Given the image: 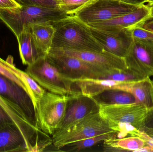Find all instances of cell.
<instances>
[{
  "instance_id": "obj_1",
  "label": "cell",
  "mask_w": 153,
  "mask_h": 152,
  "mask_svg": "<svg viewBox=\"0 0 153 152\" xmlns=\"http://www.w3.org/2000/svg\"><path fill=\"white\" fill-rule=\"evenodd\" d=\"M51 24L55 29L51 48L95 52L104 50L93 35L90 27L74 15Z\"/></svg>"
},
{
  "instance_id": "obj_2",
  "label": "cell",
  "mask_w": 153,
  "mask_h": 152,
  "mask_svg": "<svg viewBox=\"0 0 153 152\" xmlns=\"http://www.w3.org/2000/svg\"><path fill=\"white\" fill-rule=\"evenodd\" d=\"M60 9L22 5L12 9H0V20L11 30L17 39L30 24L51 23L69 16Z\"/></svg>"
},
{
  "instance_id": "obj_3",
  "label": "cell",
  "mask_w": 153,
  "mask_h": 152,
  "mask_svg": "<svg viewBox=\"0 0 153 152\" xmlns=\"http://www.w3.org/2000/svg\"><path fill=\"white\" fill-rule=\"evenodd\" d=\"M26 72L48 92L61 95L76 93L73 90L74 82L59 72L47 54L39 57L34 63L27 66Z\"/></svg>"
},
{
  "instance_id": "obj_4",
  "label": "cell",
  "mask_w": 153,
  "mask_h": 152,
  "mask_svg": "<svg viewBox=\"0 0 153 152\" xmlns=\"http://www.w3.org/2000/svg\"><path fill=\"white\" fill-rule=\"evenodd\" d=\"M114 132L116 131L111 128L99 111L87 116L63 131L54 133L52 135V144L59 150L74 142Z\"/></svg>"
},
{
  "instance_id": "obj_5",
  "label": "cell",
  "mask_w": 153,
  "mask_h": 152,
  "mask_svg": "<svg viewBox=\"0 0 153 152\" xmlns=\"http://www.w3.org/2000/svg\"><path fill=\"white\" fill-rule=\"evenodd\" d=\"M69 95H61L46 91L36 105L37 127L46 134L53 135L65 114Z\"/></svg>"
},
{
  "instance_id": "obj_6",
  "label": "cell",
  "mask_w": 153,
  "mask_h": 152,
  "mask_svg": "<svg viewBox=\"0 0 153 152\" xmlns=\"http://www.w3.org/2000/svg\"><path fill=\"white\" fill-rule=\"evenodd\" d=\"M141 5L128 4L120 0H91L74 15L88 25L131 12Z\"/></svg>"
},
{
  "instance_id": "obj_7",
  "label": "cell",
  "mask_w": 153,
  "mask_h": 152,
  "mask_svg": "<svg viewBox=\"0 0 153 152\" xmlns=\"http://www.w3.org/2000/svg\"><path fill=\"white\" fill-rule=\"evenodd\" d=\"M50 61L59 72L73 82L82 79H104L110 73L76 57L48 53Z\"/></svg>"
},
{
  "instance_id": "obj_8",
  "label": "cell",
  "mask_w": 153,
  "mask_h": 152,
  "mask_svg": "<svg viewBox=\"0 0 153 152\" xmlns=\"http://www.w3.org/2000/svg\"><path fill=\"white\" fill-rule=\"evenodd\" d=\"M0 95L19 112L30 125L38 129L36 107L30 95L22 87L1 74Z\"/></svg>"
},
{
  "instance_id": "obj_9",
  "label": "cell",
  "mask_w": 153,
  "mask_h": 152,
  "mask_svg": "<svg viewBox=\"0 0 153 152\" xmlns=\"http://www.w3.org/2000/svg\"><path fill=\"white\" fill-rule=\"evenodd\" d=\"M99 105L101 117L108 123L130 124L141 130L148 110L141 104Z\"/></svg>"
},
{
  "instance_id": "obj_10",
  "label": "cell",
  "mask_w": 153,
  "mask_h": 152,
  "mask_svg": "<svg viewBox=\"0 0 153 152\" xmlns=\"http://www.w3.org/2000/svg\"><path fill=\"white\" fill-rule=\"evenodd\" d=\"M153 19V6L143 4L131 12L108 20L88 24L90 27L109 32H118L141 27Z\"/></svg>"
},
{
  "instance_id": "obj_11",
  "label": "cell",
  "mask_w": 153,
  "mask_h": 152,
  "mask_svg": "<svg viewBox=\"0 0 153 152\" xmlns=\"http://www.w3.org/2000/svg\"><path fill=\"white\" fill-rule=\"evenodd\" d=\"M48 53L76 57L100 68L111 74L128 69L124 58L114 55L105 50L101 52H95L51 48Z\"/></svg>"
},
{
  "instance_id": "obj_12",
  "label": "cell",
  "mask_w": 153,
  "mask_h": 152,
  "mask_svg": "<svg viewBox=\"0 0 153 152\" xmlns=\"http://www.w3.org/2000/svg\"><path fill=\"white\" fill-rule=\"evenodd\" d=\"M128 68L143 77L153 76V42L133 39L124 57Z\"/></svg>"
},
{
  "instance_id": "obj_13",
  "label": "cell",
  "mask_w": 153,
  "mask_h": 152,
  "mask_svg": "<svg viewBox=\"0 0 153 152\" xmlns=\"http://www.w3.org/2000/svg\"><path fill=\"white\" fill-rule=\"evenodd\" d=\"M99 111V104L92 97L80 93L70 95L64 117L54 133L63 131L87 116Z\"/></svg>"
},
{
  "instance_id": "obj_14",
  "label": "cell",
  "mask_w": 153,
  "mask_h": 152,
  "mask_svg": "<svg viewBox=\"0 0 153 152\" xmlns=\"http://www.w3.org/2000/svg\"><path fill=\"white\" fill-rule=\"evenodd\" d=\"M90 29L93 35L104 50L124 58L133 41L127 30L109 32L92 27Z\"/></svg>"
},
{
  "instance_id": "obj_15",
  "label": "cell",
  "mask_w": 153,
  "mask_h": 152,
  "mask_svg": "<svg viewBox=\"0 0 153 152\" xmlns=\"http://www.w3.org/2000/svg\"><path fill=\"white\" fill-rule=\"evenodd\" d=\"M0 105L7 112L10 117L24 135L29 148V152H35L40 143L39 135L44 134L30 125L24 117L0 95Z\"/></svg>"
},
{
  "instance_id": "obj_16",
  "label": "cell",
  "mask_w": 153,
  "mask_h": 152,
  "mask_svg": "<svg viewBox=\"0 0 153 152\" xmlns=\"http://www.w3.org/2000/svg\"><path fill=\"white\" fill-rule=\"evenodd\" d=\"M111 89L129 92L134 96L137 103L143 104L148 110L153 109V83L150 77L135 82H121Z\"/></svg>"
},
{
  "instance_id": "obj_17",
  "label": "cell",
  "mask_w": 153,
  "mask_h": 152,
  "mask_svg": "<svg viewBox=\"0 0 153 152\" xmlns=\"http://www.w3.org/2000/svg\"><path fill=\"white\" fill-rule=\"evenodd\" d=\"M29 152L27 140L16 124L0 129V152Z\"/></svg>"
},
{
  "instance_id": "obj_18",
  "label": "cell",
  "mask_w": 153,
  "mask_h": 152,
  "mask_svg": "<svg viewBox=\"0 0 153 152\" xmlns=\"http://www.w3.org/2000/svg\"><path fill=\"white\" fill-rule=\"evenodd\" d=\"M17 40L21 59L24 65H31L39 57L45 55L36 45L30 33V26L24 28Z\"/></svg>"
},
{
  "instance_id": "obj_19",
  "label": "cell",
  "mask_w": 153,
  "mask_h": 152,
  "mask_svg": "<svg viewBox=\"0 0 153 152\" xmlns=\"http://www.w3.org/2000/svg\"><path fill=\"white\" fill-rule=\"evenodd\" d=\"M30 30L39 50L45 55L52 47L55 29L51 23L30 24Z\"/></svg>"
},
{
  "instance_id": "obj_20",
  "label": "cell",
  "mask_w": 153,
  "mask_h": 152,
  "mask_svg": "<svg viewBox=\"0 0 153 152\" xmlns=\"http://www.w3.org/2000/svg\"><path fill=\"white\" fill-rule=\"evenodd\" d=\"M121 82L103 79H82L74 82L76 93L92 97L107 89H111Z\"/></svg>"
},
{
  "instance_id": "obj_21",
  "label": "cell",
  "mask_w": 153,
  "mask_h": 152,
  "mask_svg": "<svg viewBox=\"0 0 153 152\" xmlns=\"http://www.w3.org/2000/svg\"><path fill=\"white\" fill-rule=\"evenodd\" d=\"M146 145V141L139 137L111 138L103 141L104 152L132 151H137Z\"/></svg>"
},
{
  "instance_id": "obj_22",
  "label": "cell",
  "mask_w": 153,
  "mask_h": 152,
  "mask_svg": "<svg viewBox=\"0 0 153 152\" xmlns=\"http://www.w3.org/2000/svg\"><path fill=\"white\" fill-rule=\"evenodd\" d=\"M92 98L99 105H117L137 103L136 99L131 93L119 89H107Z\"/></svg>"
},
{
  "instance_id": "obj_23",
  "label": "cell",
  "mask_w": 153,
  "mask_h": 152,
  "mask_svg": "<svg viewBox=\"0 0 153 152\" xmlns=\"http://www.w3.org/2000/svg\"><path fill=\"white\" fill-rule=\"evenodd\" d=\"M117 132L108 133L72 143L59 149L61 151L76 152L91 148L106 139L117 138Z\"/></svg>"
},
{
  "instance_id": "obj_24",
  "label": "cell",
  "mask_w": 153,
  "mask_h": 152,
  "mask_svg": "<svg viewBox=\"0 0 153 152\" xmlns=\"http://www.w3.org/2000/svg\"><path fill=\"white\" fill-rule=\"evenodd\" d=\"M91 0H58L59 8L69 15H74Z\"/></svg>"
},
{
  "instance_id": "obj_25",
  "label": "cell",
  "mask_w": 153,
  "mask_h": 152,
  "mask_svg": "<svg viewBox=\"0 0 153 152\" xmlns=\"http://www.w3.org/2000/svg\"><path fill=\"white\" fill-rule=\"evenodd\" d=\"M0 74L16 82L18 84L22 87L28 93L27 89L24 83L12 71L10 64V57L6 61L0 58Z\"/></svg>"
},
{
  "instance_id": "obj_26",
  "label": "cell",
  "mask_w": 153,
  "mask_h": 152,
  "mask_svg": "<svg viewBox=\"0 0 153 152\" xmlns=\"http://www.w3.org/2000/svg\"><path fill=\"white\" fill-rule=\"evenodd\" d=\"M21 5L36 6L51 9H59L58 0H15Z\"/></svg>"
},
{
  "instance_id": "obj_27",
  "label": "cell",
  "mask_w": 153,
  "mask_h": 152,
  "mask_svg": "<svg viewBox=\"0 0 153 152\" xmlns=\"http://www.w3.org/2000/svg\"><path fill=\"white\" fill-rule=\"evenodd\" d=\"M127 30L132 39L153 42V31L147 30L142 27L134 28Z\"/></svg>"
},
{
  "instance_id": "obj_28",
  "label": "cell",
  "mask_w": 153,
  "mask_h": 152,
  "mask_svg": "<svg viewBox=\"0 0 153 152\" xmlns=\"http://www.w3.org/2000/svg\"><path fill=\"white\" fill-rule=\"evenodd\" d=\"M13 123L15 124L7 112L0 105V129Z\"/></svg>"
},
{
  "instance_id": "obj_29",
  "label": "cell",
  "mask_w": 153,
  "mask_h": 152,
  "mask_svg": "<svg viewBox=\"0 0 153 152\" xmlns=\"http://www.w3.org/2000/svg\"><path fill=\"white\" fill-rule=\"evenodd\" d=\"M21 6L15 0H0V9H12Z\"/></svg>"
},
{
  "instance_id": "obj_30",
  "label": "cell",
  "mask_w": 153,
  "mask_h": 152,
  "mask_svg": "<svg viewBox=\"0 0 153 152\" xmlns=\"http://www.w3.org/2000/svg\"><path fill=\"white\" fill-rule=\"evenodd\" d=\"M143 127L153 129V109L148 111L144 123Z\"/></svg>"
},
{
  "instance_id": "obj_31",
  "label": "cell",
  "mask_w": 153,
  "mask_h": 152,
  "mask_svg": "<svg viewBox=\"0 0 153 152\" xmlns=\"http://www.w3.org/2000/svg\"><path fill=\"white\" fill-rule=\"evenodd\" d=\"M124 2L133 5H143L147 2V0H120Z\"/></svg>"
},
{
  "instance_id": "obj_32",
  "label": "cell",
  "mask_w": 153,
  "mask_h": 152,
  "mask_svg": "<svg viewBox=\"0 0 153 152\" xmlns=\"http://www.w3.org/2000/svg\"><path fill=\"white\" fill-rule=\"evenodd\" d=\"M141 27L143 28L147 29V30L153 31V19L148 21V22H146L145 24H144V25Z\"/></svg>"
},
{
  "instance_id": "obj_33",
  "label": "cell",
  "mask_w": 153,
  "mask_h": 152,
  "mask_svg": "<svg viewBox=\"0 0 153 152\" xmlns=\"http://www.w3.org/2000/svg\"><path fill=\"white\" fill-rule=\"evenodd\" d=\"M137 152H153V149L151 146L146 145L137 151Z\"/></svg>"
},
{
  "instance_id": "obj_34",
  "label": "cell",
  "mask_w": 153,
  "mask_h": 152,
  "mask_svg": "<svg viewBox=\"0 0 153 152\" xmlns=\"http://www.w3.org/2000/svg\"><path fill=\"white\" fill-rule=\"evenodd\" d=\"M141 131H143L149 136H153V129L146 128L143 127Z\"/></svg>"
},
{
  "instance_id": "obj_35",
  "label": "cell",
  "mask_w": 153,
  "mask_h": 152,
  "mask_svg": "<svg viewBox=\"0 0 153 152\" xmlns=\"http://www.w3.org/2000/svg\"><path fill=\"white\" fill-rule=\"evenodd\" d=\"M145 141L146 142V145L151 146L153 149V142L151 141L150 140H149V139H147V140H146Z\"/></svg>"
},
{
  "instance_id": "obj_36",
  "label": "cell",
  "mask_w": 153,
  "mask_h": 152,
  "mask_svg": "<svg viewBox=\"0 0 153 152\" xmlns=\"http://www.w3.org/2000/svg\"><path fill=\"white\" fill-rule=\"evenodd\" d=\"M147 139H149V140H150L151 141L153 142V136H149L148 135H147L145 139V141L147 140Z\"/></svg>"
},
{
  "instance_id": "obj_37",
  "label": "cell",
  "mask_w": 153,
  "mask_h": 152,
  "mask_svg": "<svg viewBox=\"0 0 153 152\" xmlns=\"http://www.w3.org/2000/svg\"><path fill=\"white\" fill-rule=\"evenodd\" d=\"M147 2L151 6H153V0H147Z\"/></svg>"
},
{
  "instance_id": "obj_38",
  "label": "cell",
  "mask_w": 153,
  "mask_h": 152,
  "mask_svg": "<svg viewBox=\"0 0 153 152\" xmlns=\"http://www.w3.org/2000/svg\"><path fill=\"white\" fill-rule=\"evenodd\" d=\"M152 81H153V80H152Z\"/></svg>"
}]
</instances>
